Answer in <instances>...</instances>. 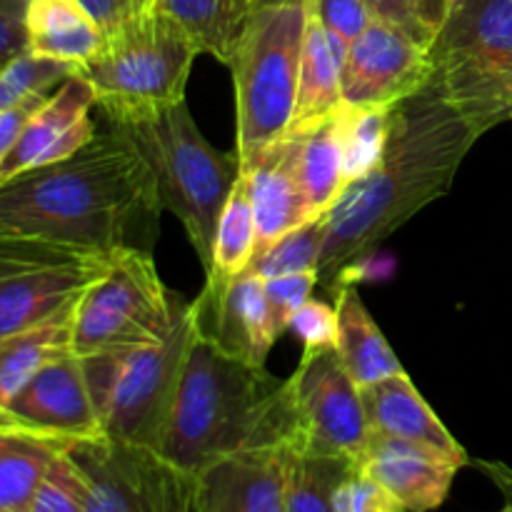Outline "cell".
<instances>
[{"label":"cell","instance_id":"cell-20","mask_svg":"<svg viewBox=\"0 0 512 512\" xmlns=\"http://www.w3.org/2000/svg\"><path fill=\"white\" fill-rule=\"evenodd\" d=\"M360 400H363L365 418H368L373 433L428 445V448L460 460L463 465L470 463L463 445L440 423V418L425 403L408 373L390 375L378 383L365 385V388H360Z\"/></svg>","mask_w":512,"mask_h":512},{"label":"cell","instance_id":"cell-35","mask_svg":"<svg viewBox=\"0 0 512 512\" xmlns=\"http://www.w3.org/2000/svg\"><path fill=\"white\" fill-rule=\"evenodd\" d=\"M308 10L328 30L330 40L343 60L348 58L350 45L375 18L365 0H308Z\"/></svg>","mask_w":512,"mask_h":512},{"label":"cell","instance_id":"cell-7","mask_svg":"<svg viewBox=\"0 0 512 512\" xmlns=\"http://www.w3.org/2000/svg\"><path fill=\"white\" fill-rule=\"evenodd\" d=\"M308 3H265L233 55L235 153L240 160L290 128L303 63Z\"/></svg>","mask_w":512,"mask_h":512},{"label":"cell","instance_id":"cell-34","mask_svg":"<svg viewBox=\"0 0 512 512\" xmlns=\"http://www.w3.org/2000/svg\"><path fill=\"white\" fill-rule=\"evenodd\" d=\"M28 512H85L83 478L70 463L65 450L50 465L45 478L40 480Z\"/></svg>","mask_w":512,"mask_h":512},{"label":"cell","instance_id":"cell-14","mask_svg":"<svg viewBox=\"0 0 512 512\" xmlns=\"http://www.w3.org/2000/svg\"><path fill=\"white\" fill-rule=\"evenodd\" d=\"M0 425L68 445L100 438L103 430L90 398L83 360L68 353L40 368L33 380L0 410Z\"/></svg>","mask_w":512,"mask_h":512},{"label":"cell","instance_id":"cell-17","mask_svg":"<svg viewBox=\"0 0 512 512\" xmlns=\"http://www.w3.org/2000/svg\"><path fill=\"white\" fill-rule=\"evenodd\" d=\"M358 465L408 512L438 510L458 470L465 468L460 460L428 445L378 433H373Z\"/></svg>","mask_w":512,"mask_h":512},{"label":"cell","instance_id":"cell-6","mask_svg":"<svg viewBox=\"0 0 512 512\" xmlns=\"http://www.w3.org/2000/svg\"><path fill=\"white\" fill-rule=\"evenodd\" d=\"M200 323V298L188 303L168 338L135 348L85 355L83 370L103 438L160 450L190 338Z\"/></svg>","mask_w":512,"mask_h":512},{"label":"cell","instance_id":"cell-33","mask_svg":"<svg viewBox=\"0 0 512 512\" xmlns=\"http://www.w3.org/2000/svg\"><path fill=\"white\" fill-rule=\"evenodd\" d=\"M365 3L375 18L388 20L395 28L405 30L425 48H430L450 10V3L445 0H365Z\"/></svg>","mask_w":512,"mask_h":512},{"label":"cell","instance_id":"cell-18","mask_svg":"<svg viewBox=\"0 0 512 512\" xmlns=\"http://www.w3.org/2000/svg\"><path fill=\"white\" fill-rule=\"evenodd\" d=\"M195 475L203 512H288L285 448L228 455Z\"/></svg>","mask_w":512,"mask_h":512},{"label":"cell","instance_id":"cell-43","mask_svg":"<svg viewBox=\"0 0 512 512\" xmlns=\"http://www.w3.org/2000/svg\"><path fill=\"white\" fill-rule=\"evenodd\" d=\"M508 108H510V118H512V85H510V95H508Z\"/></svg>","mask_w":512,"mask_h":512},{"label":"cell","instance_id":"cell-31","mask_svg":"<svg viewBox=\"0 0 512 512\" xmlns=\"http://www.w3.org/2000/svg\"><path fill=\"white\" fill-rule=\"evenodd\" d=\"M78 68L60 60L38 58V55H20L10 65L0 70V115L13 105L23 103L35 93H50L65 80L73 78Z\"/></svg>","mask_w":512,"mask_h":512},{"label":"cell","instance_id":"cell-4","mask_svg":"<svg viewBox=\"0 0 512 512\" xmlns=\"http://www.w3.org/2000/svg\"><path fill=\"white\" fill-rule=\"evenodd\" d=\"M148 165L160 205L183 223L208 270L215 230L240 178L238 153H220L195 125L185 100L140 120H105Z\"/></svg>","mask_w":512,"mask_h":512},{"label":"cell","instance_id":"cell-32","mask_svg":"<svg viewBox=\"0 0 512 512\" xmlns=\"http://www.w3.org/2000/svg\"><path fill=\"white\" fill-rule=\"evenodd\" d=\"M320 250H323V218L310 220L303 228L280 238L273 248L250 263V270L263 275L265 280L293 273H318Z\"/></svg>","mask_w":512,"mask_h":512},{"label":"cell","instance_id":"cell-23","mask_svg":"<svg viewBox=\"0 0 512 512\" xmlns=\"http://www.w3.org/2000/svg\"><path fill=\"white\" fill-rule=\"evenodd\" d=\"M335 310H338V358L358 388L405 373L355 285H343L335 293Z\"/></svg>","mask_w":512,"mask_h":512},{"label":"cell","instance_id":"cell-9","mask_svg":"<svg viewBox=\"0 0 512 512\" xmlns=\"http://www.w3.org/2000/svg\"><path fill=\"white\" fill-rule=\"evenodd\" d=\"M185 303L160 280L148 250H115L108 270L75 308L73 353L135 348L168 338L183 318Z\"/></svg>","mask_w":512,"mask_h":512},{"label":"cell","instance_id":"cell-46","mask_svg":"<svg viewBox=\"0 0 512 512\" xmlns=\"http://www.w3.org/2000/svg\"><path fill=\"white\" fill-rule=\"evenodd\" d=\"M445 3H450V0H445Z\"/></svg>","mask_w":512,"mask_h":512},{"label":"cell","instance_id":"cell-3","mask_svg":"<svg viewBox=\"0 0 512 512\" xmlns=\"http://www.w3.org/2000/svg\"><path fill=\"white\" fill-rule=\"evenodd\" d=\"M298 443L288 380L235 358L198 323L158 453L198 473L220 458Z\"/></svg>","mask_w":512,"mask_h":512},{"label":"cell","instance_id":"cell-44","mask_svg":"<svg viewBox=\"0 0 512 512\" xmlns=\"http://www.w3.org/2000/svg\"><path fill=\"white\" fill-rule=\"evenodd\" d=\"M265 3H285V0H263V5ZM305 3H308V0H305Z\"/></svg>","mask_w":512,"mask_h":512},{"label":"cell","instance_id":"cell-15","mask_svg":"<svg viewBox=\"0 0 512 512\" xmlns=\"http://www.w3.org/2000/svg\"><path fill=\"white\" fill-rule=\"evenodd\" d=\"M93 108V88L78 73L58 85L25 123L18 143L13 145L0 168V183L25 170L70 158L83 145H88L98 133V125L90 118Z\"/></svg>","mask_w":512,"mask_h":512},{"label":"cell","instance_id":"cell-8","mask_svg":"<svg viewBox=\"0 0 512 512\" xmlns=\"http://www.w3.org/2000/svg\"><path fill=\"white\" fill-rule=\"evenodd\" d=\"M428 55L433 80L475 133L510 120L512 0H453Z\"/></svg>","mask_w":512,"mask_h":512},{"label":"cell","instance_id":"cell-16","mask_svg":"<svg viewBox=\"0 0 512 512\" xmlns=\"http://www.w3.org/2000/svg\"><path fill=\"white\" fill-rule=\"evenodd\" d=\"M240 180L248 190L255 218V258L288 233L318 220L295 173L288 135L240 160Z\"/></svg>","mask_w":512,"mask_h":512},{"label":"cell","instance_id":"cell-25","mask_svg":"<svg viewBox=\"0 0 512 512\" xmlns=\"http://www.w3.org/2000/svg\"><path fill=\"white\" fill-rule=\"evenodd\" d=\"M75 308L78 305L35 328L0 338V410L33 380L40 368L73 353Z\"/></svg>","mask_w":512,"mask_h":512},{"label":"cell","instance_id":"cell-41","mask_svg":"<svg viewBox=\"0 0 512 512\" xmlns=\"http://www.w3.org/2000/svg\"><path fill=\"white\" fill-rule=\"evenodd\" d=\"M80 3L88 8V13L98 20L100 28L105 30V35L113 33L118 25H123L125 20L133 18L135 13L145 10V0H80Z\"/></svg>","mask_w":512,"mask_h":512},{"label":"cell","instance_id":"cell-10","mask_svg":"<svg viewBox=\"0 0 512 512\" xmlns=\"http://www.w3.org/2000/svg\"><path fill=\"white\" fill-rule=\"evenodd\" d=\"M113 253L43 238H0V338L78 305Z\"/></svg>","mask_w":512,"mask_h":512},{"label":"cell","instance_id":"cell-24","mask_svg":"<svg viewBox=\"0 0 512 512\" xmlns=\"http://www.w3.org/2000/svg\"><path fill=\"white\" fill-rule=\"evenodd\" d=\"M260 5L263 0H153L150 8L175 20L198 53L230 65Z\"/></svg>","mask_w":512,"mask_h":512},{"label":"cell","instance_id":"cell-48","mask_svg":"<svg viewBox=\"0 0 512 512\" xmlns=\"http://www.w3.org/2000/svg\"><path fill=\"white\" fill-rule=\"evenodd\" d=\"M0 70H3V68H0Z\"/></svg>","mask_w":512,"mask_h":512},{"label":"cell","instance_id":"cell-5","mask_svg":"<svg viewBox=\"0 0 512 512\" xmlns=\"http://www.w3.org/2000/svg\"><path fill=\"white\" fill-rule=\"evenodd\" d=\"M198 53L183 28L160 10H140L105 35L95 58L78 75L93 88L105 120H140L185 100Z\"/></svg>","mask_w":512,"mask_h":512},{"label":"cell","instance_id":"cell-28","mask_svg":"<svg viewBox=\"0 0 512 512\" xmlns=\"http://www.w3.org/2000/svg\"><path fill=\"white\" fill-rule=\"evenodd\" d=\"M358 463L303 448H285L288 512H335V490Z\"/></svg>","mask_w":512,"mask_h":512},{"label":"cell","instance_id":"cell-1","mask_svg":"<svg viewBox=\"0 0 512 512\" xmlns=\"http://www.w3.org/2000/svg\"><path fill=\"white\" fill-rule=\"evenodd\" d=\"M480 135L433 78L393 105L380 163L353 180L323 215L318 283L330 293L355 285L365 260L400 225L443 198Z\"/></svg>","mask_w":512,"mask_h":512},{"label":"cell","instance_id":"cell-42","mask_svg":"<svg viewBox=\"0 0 512 512\" xmlns=\"http://www.w3.org/2000/svg\"><path fill=\"white\" fill-rule=\"evenodd\" d=\"M485 470L493 475V480L505 493V505L498 512H512V470L503 468V465H485Z\"/></svg>","mask_w":512,"mask_h":512},{"label":"cell","instance_id":"cell-12","mask_svg":"<svg viewBox=\"0 0 512 512\" xmlns=\"http://www.w3.org/2000/svg\"><path fill=\"white\" fill-rule=\"evenodd\" d=\"M288 383L298 420L295 448L360 463L373 430L360 388L340 363L338 350H303Z\"/></svg>","mask_w":512,"mask_h":512},{"label":"cell","instance_id":"cell-11","mask_svg":"<svg viewBox=\"0 0 512 512\" xmlns=\"http://www.w3.org/2000/svg\"><path fill=\"white\" fill-rule=\"evenodd\" d=\"M65 455L83 478L85 512H203L198 475L155 448L100 435Z\"/></svg>","mask_w":512,"mask_h":512},{"label":"cell","instance_id":"cell-47","mask_svg":"<svg viewBox=\"0 0 512 512\" xmlns=\"http://www.w3.org/2000/svg\"><path fill=\"white\" fill-rule=\"evenodd\" d=\"M450 3H453V0H450Z\"/></svg>","mask_w":512,"mask_h":512},{"label":"cell","instance_id":"cell-21","mask_svg":"<svg viewBox=\"0 0 512 512\" xmlns=\"http://www.w3.org/2000/svg\"><path fill=\"white\" fill-rule=\"evenodd\" d=\"M28 53L75 68L105 45V30L80 0H28L25 10Z\"/></svg>","mask_w":512,"mask_h":512},{"label":"cell","instance_id":"cell-39","mask_svg":"<svg viewBox=\"0 0 512 512\" xmlns=\"http://www.w3.org/2000/svg\"><path fill=\"white\" fill-rule=\"evenodd\" d=\"M28 0H0V68L28 53Z\"/></svg>","mask_w":512,"mask_h":512},{"label":"cell","instance_id":"cell-29","mask_svg":"<svg viewBox=\"0 0 512 512\" xmlns=\"http://www.w3.org/2000/svg\"><path fill=\"white\" fill-rule=\"evenodd\" d=\"M255 260V218L250 208L248 190L243 180L238 178L228 203H225L223 215H220L218 230H215L213 245V263L205 270L208 283L205 288L218 290L228 285L230 280L238 278L243 270L250 268Z\"/></svg>","mask_w":512,"mask_h":512},{"label":"cell","instance_id":"cell-22","mask_svg":"<svg viewBox=\"0 0 512 512\" xmlns=\"http://www.w3.org/2000/svg\"><path fill=\"white\" fill-rule=\"evenodd\" d=\"M293 148L295 173L310 200V208L323 218L340 193L345 190V155H343V105L325 118L313 120L303 128L288 130Z\"/></svg>","mask_w":512,"mask_h":512},{"label":"cell","instance_id":"cell-40","mask_svg":"<svg viewBox=\"0 0 512 512\" xmlns=\"http://www.w3.org/2000/svg\"><path fill=\"white\" fill-rule=\"evenodd\" d=\"M53 93V90H50ZM50 93H35L30 95V98H25L23 103L13 105L10 110H5L3 115H0V168H3L5 158L10 155V150H13V145L18 143L20 133H23L25 123L30 120V115L35 113V110L40 108V105L48 100Z\"/></svg>","mask_w":512,"mask_h":512},{"label":"cell","instance_id":"cell-26","mask_svg":"<svg viewBox=\"0 0 512 512\" xmlns=\"http://www.w3.org/2000/svg\"><path fill=\"white\" fill-rule=\"evenodd\" d=\"M343 63L328 30L315 15H308L303 63H300L298 95L290 128H303L313 120L335 113L343 105Z\"/></svg>","mask_w":512,"mask_h":512},{"label":"cell","instance_id":"cell-38","mask_svg":"<svg viewBox=\"0 0 512 512\" xmlns=\"http://www.w3.org/2000/svg\"><path fill=\"white\" fill-rule=\"evenodd\" d=\"M295 338L303 340L305 350H338V310L310 298L288 325Z\"/></svg>","mask_w":512,"mask_h":512},{"label":"cell","instance_id":"cell-2","mask_svg":"<svg viewBox=\"0 0 512 512\" xmlns=\"http://www.w3.org/2000/svg\"><path fill=\"white\" fill-rule=\"evenodd\" d=\"M160 210L145 160L105 125L70 158L0 183V238L150 253Z\"/></svg>","mask_w":512,"mask_h":512},{"label":"cell","instance_id":"cell-30","mask_svg":"<svg viewBox=\"0 0 512 512\" xmlns=\"http://www.w3.org/2000/svg\"><path fill=\"white\" fill-rule=\"evenodd\" d=\"M393 105H350L343 100V175L345 188L368 175L388 145Z\"/></svg>","mask_w":512,"mask_h":512},{"label":"cell","instance_id":"cell-27","mask_svg":"<svg viewBox=\"0 0 512 512\" xmlns=\"http://www.w3.org/2000/svg\"><path fill=\"white\" fill-rule=\"evenodd\" d=\"M68 443L0 425V512H28L50 465Z\"/></svg>","mask_w":512,"mask_h":512},{"label":"cell","instance_id":"cell-13","mask_svg":"<svg viewBox=\"0 0 512 512\" xmlns=\"http://www.w3.org/2000/svg\"><path fill=\"white\" fill-rule=\"evenodd\" d=\"M433 78L425 45L388 20L358 35L343 63V100L350 105H398Z\"/></svg>","mask_w":512,"mask_h":512},{"label":"cell","instance_id":"cell-36","mask_svg":"<svg viewBox=\"0 0 512 512\" xmlns=\"http://www.w3.org/2000/svg\"><path fill=\"white\" fill-rule=\"evenodd\" d=\"M335 512H408L388 490L355 465L335 490Z\"/></svg>","mask_w":512,"mask_h":512},{"label":"cell","instance_id":"cell-19","mask_svg":"<svg viewBox=\"0 0 512 512\" xmlns=\"http://www.w3.org/2000/svg\"><path fill=\"white\" fill-rule=\"evenodd\" d=\"M203 310L213 315V325H203L220 348L235 358L263 368L270 348L280 338L270 315L265 278L255 270H243L238 278L218 290H203Z\"/></svg>","mask_w":512,"mask_h":512},{"label":"cell","instance_id":"cell-37","mask_svg":"<svg viewBox=\"0 0 512 512\" xmlns=\"http://www.w3.org/2000/svg\"><path fill=\"white\" fill-rule=\"evenodd\" d=\"M315 285H318V273H293L265 280V295H268L270 315H273L278 335L288 330L290 318L308 303Z\"/></svg>","mask_w":512,"mask_h":512},{"label":"cell","instance_id":"cell-45","mask_svg":"<svg viewBox=\"0 0 512 512\" xmlns=\"http://www.w3.org/2000/svg\"><path fill=\"white\" fill-rule=\"evenodd\" d=\"M150 5H153V0H145V10H150Z\"/></svg>","mask_w":512,"mask_h":512}]
</instances>
